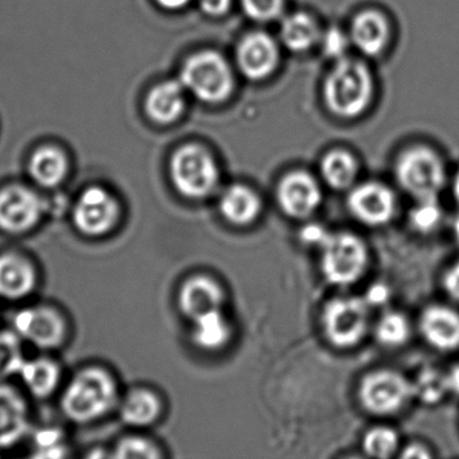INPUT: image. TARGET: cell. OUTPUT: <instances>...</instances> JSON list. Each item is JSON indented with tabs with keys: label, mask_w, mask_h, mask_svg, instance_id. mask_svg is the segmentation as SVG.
<instances>
[{
	"label": "cell",
	"mask_w": 459,
	"mask_h": 459,
	"mask_svg": "<svg viewBox=\"0 0 459 459\" xmlns=\"http://www.w3.org/2000/svg\"><path fill=\"white\" fill-rule=\"evenodd\" d=\"M373 80L369 69L359 61L341 58L332 69L324 87L327 108L346 119L359 117L369 106Z\"/></svg>",
	"instance_id": "1"
},
{
	"label": "cell",
	"mask_w": 459,
	"mask_h": 459,
	"mask_svg": "<svg viewBox=\"0 0 459 459\" xmlns=\"http://www.w3.org/2000/svg\"><path fill=\"white\" fill-rule=\"evenodd\" d=\"M117 402V386L108 373L96 368L82 370L66 388L63 410L69 419L87 423L106 415Z\"/></svg>",
	"instance_id": "2"
},
{
	"label": "cell",
	"mask_w": 459,
	"mask_h": 459,
	"mask_svg": "<svg viewBox=\"0 0 459 459\" xmlns=\"http://www.w3.org/2000/svg\"><path fill=\"white\" fill-rule=\"evenodd\" d=\"M181 84L200 100L219 104L232 95L235 79L227 61L208 50L192 56L184 64Z\"/></svg>",
	"instance_id": "3"
},
{
	"label": "cell",
	"mask_w": 459,
	"mask_h": 459,
	"mask_svg": "<svg viewBox=\"0 0 459 459\" xmlns=\"http://www.w3.org/2000/svg\"><path fill=\"white\" fill-rule=\"evenodd\" d=\"M170 174L176 189L192 200L209 197L219 185L216 160L198 144H186L174 152Z\"/></svg>",
	"instance_id": "4"
},
{
	"label": "cell",
	"mask_w": 459,
	"mask_h": 459,
	"mask_svg": "<svg viewBox=\"0 0 459 459\" xmlns=\"http://www.w3.org/2000/svg\"><path fill=\"white\" fill-rule=\"evenodd\" d=\"M321 251L322 273L335 286L354 283L367 270V247L361 238L351 233L329 235Z\"/></svg>",
	"instance_id": "5"
},
{
	"label": "cell",
	"mask_w": 459,
	"mask_h": 459,
	"mask_svg": "<svg viewBox=\"0 0 459 459\" xmlns=\"http://www.w3.org/2000/svg\"><path fill=\"white\" fill-rule=\"evenodd\" d=\"M396 177L403 189L416 200L437 198L446 178L442 160L427 147L403 152L397 160Z\"/></svg>",
	"instance_id": "6"
},
{
	"label": "cell",
	"mask_w": 459,
	"mask_h": 459,
	"mask_svg": "<svg viewBox=\"0 0 459 459\" xmlns=\"http://www.w3.org/2000/svg\"><path fill=\"white\" fill-rule=\"evenodd\" d=\"M322 324L325 334L333 345L351 348L367 334L369 305L361 298H337L325 307Z\"/></svg>",
	"instance_id": "7"
},
{
	"label": "cell",
	"mask_w": 459,
	"mask_h": 459,
	"mask_svg": "<svg viewBox=\"0 0 459 459\" xmlns=\"http://www.w3.org/2000/svg\"><path fill=\"white\" fill-rule=\"evenodd\" d=\"M412 396V383L394 370L369 373L359 385L362 405L376 415L397 412Z\"/></svg>",
	"instance_id": "8"
},
{
	"label": "cell",
	"mask_w": 459,
	"mask_h": 459,
	"mask_svg": "<svg viewBox=\"0 0 459 459\" xmlns=\"http://www.w3.org/2000/svg\"><path fill=\"white\" fill-rule=\"evenodd\" d=\"M119 205L117 200L101 187L85 190L74 211V225L87 236H103L117 225Z\"/></svg>",
	"instance_id": "9"
},
{
	"label": "cell",
	"mask_w": 459,
	"mask_h": 459,
	"mask_svg": "<svg viewBox=\"0 0 459 459\" xmlns=\"http://www.w3.org/2000/svg\"><path fill=\"white\" fill-rule=\"evenodd\" d=\"M44 213L41 198L22 186H10L0 192V230L23 233L34 227Z\"/></svg>",
	"instance_id": "10"
},
{
	"label": "cell",
	"mask_w": 459,
	"mask_h": 459,
	"mask_svg": "<svg viewBox=\"0 0 459 459\" xmlns=\"http://www.w3.org/2000/svg\"><path fill=\"white\" fill-rule=\"evenodd\" d=\"M321 201L318 182L305 171H292L279 184V205L292 219H307L318 209Z\"/></svg>",
	"instance_id": "11"
},
{
	"label": "cell",
	"mask_w": 459,
	"mask_h": 459,
	"mask_svg": "<svg viewBox=\"0 0 459 459\" xmlns=\"http://www.w3.org/2000/svg\"><path fill=\"white\" fill-rule=\"evenodd\" d=\"M348 206L356 219L375 227L391 221L396 212V198L384 185L368 182L351 190Z\"/></svg>",
	"instance_id": "12"
},
{
	"label": "cell",
	"mask_w": 459,
	"mask_h": 459,
	"mask_svg": "<svg viewBox=\"0 0 459 459\" xmlns=\"http://www.w3.org/2000/svg\"><path fill=\"white\" fill-rule=\"evenodd\" d=\"M15 330L21 337L39 348H56L65 337L63 318L49 307H31L20 311L14 319Z\"/></svg>",
	"instance_id": "13"
},
{
	"label": "cell",
	"mask_w": 459,
	"mask_h": 459,
	"mask_svg": "<svg viewBox=\"0 0 459 459\" xmlns=\"http://www.w3.org/2000/svg\"><path fill=\"white\" fill-rule=\"evenodd\" d=\"M238 64L247 79H267L279 64L276 42L265 33L249 34L238 45Z\"/></svg>",
	"instance_id": "14"
},
{
	"label": "cell",
	"mask_w": 459,
	"mask_h": 459,
	"mask_svg": "<svg viewBox=\"0 0 459 459\" xmlns=\"http://www.w3.org/2000/svg\"><path fill=\"white\" fill-rule=\"evenodd\" d=\"M224 291L221 286L208 276H195L185 281L179 291V307L192 321L221 310L224 303Z\"/></svg>",
	"instance_id": "15"
},
{
	"label": "cell",
	"mask_w": 459,
	"mask_h": 459,
	"mask_svg": "<svg viewBox=\"0 0 459 459\" xmlns=\"http://www.w3.org/2000/svg\"><path fill=\"white\" fill-rule=\"evenodd\" d=\"M424 338L439 351H453L459 346V314L445 306H431L420 319Z\"/></svg>",
	"instance_id": "16"
},
{
	"label": "cell",
	"mask_w": 459,
	"mask_h": 459,
	"mask_svg": "<svg viewBox=\"0 0 459 459\" xmlns=\"http://www.w3.org/2000/svg\"><path fill=\"white\" fill-rule=\"evenodd\" d=\"M28 408L9 386H0V447H9L28 431Z\"/></svg>",
	"instance_id": "17"
},
{
	"label": "cell",
	"mask_w": 459,
	"mask_h": 459,
	"mask_svg": "<svg viewBox=\"0 0 459 459\" xmlns=\"http://www.w3.org/2000/svg\"><path fill=\"white\" fill-rule=\"evenodd\" d=\"M351 39L359 52L367 56H378L389 41V25L380 13H361L351 23Z\"/></svg>",
	"instance_id": "18"
},
{
	"label": "cell",
	"mask_w": 459,
	"mask_h": 459,
	"mask_svg": "<svg viewBox=\"0 0 459 459\" xmlns=\"http://www.w3.org/2000/svg\"><path fill=\"white\" fill-rule=\"evenodd\" d=\"M220 211L230 224L246 227L260 216L262 201L259 195L249 187L233 185L222 195L220 200Z\"/></svg>",
	"instance_id": "19"
},
{
	"label": "cell",
	"mask_w": 459,
	"mask_h": 459,
	"mask_svg": "<svg viewBox=\"0 0 459 459\" xmlns=\"http://www.w3.org/2000/svg\"><path fill=\"white\" fill-rule=\"evenodd\" d=\"M36 284L33 267L15 255L0 256V297L20 299L30 294Z\"/></svg>",
	"instance_id": "20"
},
{
	"label": "cell",
	"mask_w": 459,
	"mask_h": 459,
	"mask_svg": "<svg viewBox=\"0 0 459 459\" xmlns=\"http://www.w3.org/2000/svg\"><path fill=\"white\" fill-rule=\"evenodd\" d=\"M185 109L184 85L166 82L157 85L147 96L146 111L154 122L169 125L176 122Z\"/></svg>",
	"instance_id": "21"
},
{
	"label": "cell",
	"mask_w": 459,
	"mask_h": 459,
	"mask_svg": "<svg viewBox=\"0 0 459 459\" xmlns=\"http://www.w3.org/2000/svg\"><path fill=\"white\" fill-rule=\"evenodd\" d=\"M68 170L65 155L56 147H41L30 160V174L37 184L44 187H56L64 181Z\"/></svg>",
	"instance_id": "22"
},
{
	"label": "cell",
	"mask_w": 459,
	"mask_h": 459,
	"mask_svg": "<svg viewBox=\"0 0 459 459\" xmlns=\"http://www.w3.org/2000/svg\"><path fill=\"white\" fill-rule=\"evenodd\" d=\"M193 340L195 345L206 351H216L227 345L232 335V327L221 310L212 311L195 319Z\"/></svg>",
	"instance_id": "23"
},
{
	"label": "cell",
	"mask_w": 459,
	"mask_h": 459,
	"mask_svg": "<svg viewBox=\"0 0 459 459\" xmlns=\"http://www.w3.org/2000/svg\"><path fill=\"white\" fill-rule=\"evenodd\" d=\"M283 44L292 52H306L321 39L318 25L307 14L290 15L284 20L281 29Z\"/></svg>",
	"instance_id": "24"
},
{
	"label": "cell",
	"mask_w": 459,
	"mask_h": 459,
	"mask_svg": "<svg viewBox=\"0 0 459 459\" xmlns=\"http://www.w3.org/2000/svg\"><path fill=\"white\" fill-rule=\"evenodd\" d=\"M321 173L330 187L343 190L353 185L359 173V166L351 152L334 150L322 160Z\"/></svg>",
	"instance_id": "25"
},
{
	"label": "cell",
	"mask_w": 459,
	"mask_h": 459,
	"mask_svg": "<svg viewBox=\"0 0 459 459\" xmlns=\"http://www.w3.org/2000/svg\"><path fill=\"white\" fill-rule=\"evenodd\" d=\"M160 412V403L154 394L149 391H134L126 397L120 415L131 426H147L157 420Z\"/></svg>",
	"instance_id": "26"
},
{
	"label": "cell",
	"mask_w": 459,
	"mask_h": 459,
	"mask_svg": "<svg viewBox=\"0 0 459 459\" xmlns=\"http://www.w3.org/2000/svg\"><path fill=\"white\" fill-rule=\"evenodd\" d=\"M20 375L22 376L29 391L39 397L52 394L60 380V370L57 365L49 359L23 362Z\"/></svg>",
	"instance_id": "27"
},
{
	"label": "cell",
	"mask_w": 459,
	"mask_h": 459,
	"mask_svg": "<svg viewBox=\"0 0 459 459\" xmlns=\"http://www.w3.org/2000/svg\"><path fill=\"white\" fill-rule=\"evenodd\" d=\"M447 392L446 373L434 369V368L421 370L412 383L413 396L418 397L421 402L429 403V404L439 402Z\"/></svg>",
	"instance_id": "28"
},
{
	"label": "cell",
	"mask_w": 459,
	"mask_h": 459,
	"mask_svg": "<svg viewBox=\"0 0 459 459\" xmlns=\"http://www.w3.org/2000/svg\"><path fill=\"white\" fill-rule=\"evenodd\" d=\"M411 327L407 318L403 314L385 313L381 316L376 326V337L384 345H403L410 337Z\"/></svg>",
	"instance_id": "29"
},
{
	"label": "cell",
	"mask_w": 459,
	"mask_h": 459,
	"mask_svg": "<svg viewBox=\"0 0 459 459\" xmlns=\"http://www.w3.org/2000/svg\"><path fill=\"white\" fill-rule=\"evenodd\" d=\"M399 447V437L389 427H375L365 434L362 448L373 458H389Z\"/></svg>",
	"instance_id": "30"
},
{
	"label": "cell",
	"mask_w": 459,
	"mask_h": 459,
	"mask_svg": "<svg viewBox=\"0 0 459 459\" xmlns=\"http://www.w3.org/2000/svg\"><path fill=\"white\" fill-rule=\"evenodd\" d=\"M23 362L20 340L13 333H0V378L20 373Z\"/></svg>",
	"instance_id": "31"
},
{
	"label": "cell",
	"mask_w": 459,
	"mask_h": 459,
	"mask_svg": "<svg viewBox=\"0 0 459 459\" xmlns=\"http://www.w3.org/2000/svg\"><path fill=\"white\" fill-rule=\"evenodd\" d=\"M442 219V211H440L437 198H426V200H418L415 208L411 211L410 220L412 227L419 232H431L437 228Z\"/></svg>",
	"instance_id": "32"
},
{
	"label": "cell",
	"mask_w": 459,
	"mask_h": 459,
	"mask_svg": "<svg viewBox=\"0 0 459 459\" xmlns=\"http://www.w3.org/2000/svg\"><path fill=\"white\" fill-rule=\"evenodd\" d=\"M241 6L252 20L267 22L281 14L284 0H241Z\"/></svg>",
	"instance_id": "33"
},
{
	"label": "cell",
	"mask_w": 459,
	"mask_h": 459,
	"mask_svg": "<svg viewBox=\"0 0 459 459\" xmlns=\"http://www.w3.org/2000/svg\"><path fill=\"white\" fill-rule=\"evenodd\" d=\"M117 458H158L160 453L157 448L141 437H126L117 443V450H115Z\"/></svg>",
	"instance_id": "34"
},
{
	"label": "cell",
	"mask_w": 459,
	"mask_h": 459,
	"mask_svg": "<svg viewBox=\"0 0 459 459\" xmlns=\"http://www.w3.org/2000/svg\"><path fill=\"white\" fill-rule=\"evenodd\" d=\"M322 49L327 57L341 60L349 47V39L340 29L332 28L322 36Z\"/></svg>",
	"instance_id": "35"
},
{
	"label": "cell",
	"mask_w": 459,
	"mask_h": 459,
	"mask_svg": "<svg viewBox=\"0 0 459 459\" xmlns=\"http://www.w3.org/2000/svg\"><path fill=\"white\" fill-rule=\"evenodd\" d=\"M60 432L57 429H44L36 435V442L39 445V453L37 456H48V458H60L65 455V450L60 445Z\"/></svg>",
	"instance_id": "36"
},
{
	"label": "cell",
	"mask_w": 459,
	"mask_h": 459,
	"mask_svg": "<svg viewBox=\"0 0 459 459\" xmlns=\"http://www.w3.org/2000/svg\"><path fill=\"white\" fill-rule=\"evenodd\" d=\"M330 233L326 232L324 227L318 224H308L300 232V238L307 246H316L321 248L322 244L329 238Z\"/></svg>",
	"instance_id": "37"
},
{
	"label": "cell",
	"mask_w": 459,
	"mask_h": 459,
	"mask_svg": "<svg viewBox=\"0 0 459 459\" xmlns=\"http://www.w3.org/2000/svg\"><path fill=\"white\" fill-rule=\"evenodd\" d=\"M232 0H200L201 10L211 17H221L230 10Z\"/></svg>",
	"instance_id": "38"
},
{
	"label": "cell",
	"mask_w": 459,
	"mask_h": 459,
	"mask_svg": "<svg viewBox=\"0 0 459 459\" xmlns=\"http://www.w3.org/2000/svg\"><path fill=\"white\" fill-rule=\"evenodd\" d=\"M445 289L451 298L459 302V262L455 263L446 273Z\"/></svg>",
	"instance_id": "39"
},
{
	"label": "cell",
	"mask_w": 459,
	"mask_h": 459,
	"mask_svg": "<svg viewBox=\"0 0 459 459\" xmlns=\"http://www.w3.org/2000/svg\"><path fill=\"white\" fill-rule=\"evenodd\" d=\"M388 298L389 291L388 289H386V286H383V284H375V286L370 287L367 297H365V300H367V303L369 306H378L385 303L386 300H388Z\"/></svg>",
	"instance_id": "40"
},
{
	"label": "cell",
	"mask_w": 459,
	"mask_h": 459,
	"mask_svg": "<svg viewBox=\"0 0 459 459\" xmlns=\"http://www.w3.org/2000/svg\"><path fill=\"white\" fill-rule=\"evenodd\" d=\"M429 451L427 450L426 447H423L421 445H411L408 446V447L404 448V451H403L402 456L403 458L407 459H424V458H429Z\"/></svg>",
	"instance_id": "41"
},
{
	"label": "cell",
	"mask_w": 459,
	"mask_h": 459,
	"mask_svg": "<svg viewBox=\"0 0 459 459\" xmlns=\"http://www.w3.org/2000/svg\"><path fill=\"white\" fill-rule=\"evenodd\" d=\"M446 380H447L448 392L459 394V365L454 367L450 372L446 373Z\"/></svg>",
	"instance_id": "42"
},
{
	"label": "cell",
	"mask_w": 459,
	"mask_h": 459,
	"mask_svg": "<svg viewBox=\"0 0 459 459\" xmlns=\"http://www.w3.org/2000/svg\"><path fill=\"white\" fill-rule=\"evenodd\" d=\"M189 2L190 0H158V4H160V6L169 10L182 9V7L186 6Z\"/></svg>",
	"instance_id": "43"
},
{
	"label": "cell",
	"mask_w": 459,
	"mask_h": 459,
	"mask_svg": "<svg viewBox=\"0 0 459 459\" xmlns=\"http://www.w3.org/2000/svg\"><path fill=\"white\" fill-rule=\"evenodd\" d=\"M454 195H455L456 201L459 204V173L456 174L455 181H454Z\"/></svg>",
	"instance_id": "44"
},
{
	"label": "cell",
	"mask_w": 459,
	"mask_h": 459,
	"mask_svg": "<svg viewBox=\"0 0 459 459\" xmlns=\"http://www.w3.org/2000/svg\"><path fill=\"white\" fill-rule=\"evenodd\" d=\"M455 233H456V238H458V243H459V219L456 220V222H455Z\"/></svg>",
	"instance_id": "45"
}]
</instances>
